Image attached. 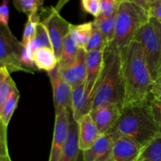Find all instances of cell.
<instances>
[{
  "mask_svg": "<svg viewBox=\"0 0 161 161\" xmlns=\"http://www.w3.org/2000/svg\"><path fill=\"white\" fill-rule=\"evenodd\" d=\"M2 66H3V65H0V68H1V67H2Z\"/></svg>",
  "mask_w": 161,
  "mask_h": 161,
  "instance_id": "obj_40",
  "label": "cell"
},
{
  "mask_svg": "<svg viewBox=\"0 0 161 161\" xmlns=\"http://www.w3.org/2000/svg\"><path fill=\"white\" fill-rule=\"evenodd\" d=\"M110 132L127 137L142 148L160 135V116L153 98L124 107Z\"/></svg>",
  "mask_w": 161,
  "mask_h": 161,
  "instance_id": "obj_2",
  "label": "cell"
},
{
  "mask_svg": "<svg viewBox=\"0 0 161 161\" xmlns=\"http://www.w3.org/2000/svg\"><path fill=\"white\" fill-rule=\"evenodd\" d=\"M34 65L39 70L49 72L58 65V60L52 48L42 47L34 53Z\"/></svg>",
  "mask_w": 161,
  "mask_h": 161,
  "instance_id": "obj_18",
  "label": "cell"
},
{
  "mask_svg": "<svg viewBox=\"0 0 161 161\" xmlns=\"http://www.w3.org/2000/svg\"><path fill=\"white\" fill-rule=\"evenodd\" d=\"M121 0H100V16L109 17L116 14Z\"/></svg>",
  "mask_w": 161,
  "mask_h": 161,
  "instance_id": "obj_30",
  "label": "cell"
},
{
  "mask_svg": "<svg viewBox=\"0 0 161 161\" xmlns=\"http://www.w3.org/2000/svg\"><path fill=\"white\" fill-rule=\"evenodd\" d=\"M104 53L105 51L86 52V90L90 94L91 100V94L99 80L104 64Z\"/></svg>",
  "mask_w": 161,
  "mask_h": 161,
  "instance_id": "obj_14",
  "label": "cell"
},
{
  "mask_svg": "<svg viewBox=\"0 0 161 161\" xmlns=\"http://www.w3.org/2000/svg\"><path fill=\"white\" fill-rule=\"evenodd\" d=\"M153 102L156 106L161 107V94L153 96Z\"/></svg>",
  "mask_w": 161,
  "mask_h": 161,
  "instance_id": "obj_34",
  "label": "cell"
},
{
  "mask_svg": "<svg viewBox=\"0 0 161 161\" xmlns=\"http://www.w3.org/2000/svg\"><path fill=\"white\" fill-rule=\"evenodd\" d=\"M159 23H160V22H159ZM160 30H161V25H160Z\"/></svg>",
  "mask_w": 161,
  "mask_h": 161,
  "instance_id": "obj_39",
  "label": "cell"
},
{
  "mask_svg": "<svg viewBox=\"0 0 161 161\" xmlns=\"http://www.w3.org/2000/svg\"><path fill=\"white\" fill-rule=\"evenodd\" d=\"M72 118L78 122L80 118L90 113L91 110V100L86 90V82L72 87Z\"/></svg>",
  "mask_w": 161,
  "mask_h": 161,
  "instance_id": "obj_15",
  "label": "cell"
},
{
  "mask_svg": "<svg viewBox=\"0 0 161 161\" xmlns=\"http://www.w3.org/2000/svg\"><path fill=\"white\" fill-rule=\"evenodd\" d=\"M155 106H156V105H155ZM156 107H157V109H158L159 113H160V119H161V107H160V106H156Z\"/></svg>",
  "mask_w": 161,
  "mask_h": 161,
  "instance_id": "obj_37",
  "label": "cell"
},
{
  "mask_svg": "<svg viewBox=\"0 0 161 161\" xmlns=\"http://www.w3.org/2000/svg\"><path fill=\"white\" fill-rule=\"evenodd\" d=\"M123 107L117 104H107L90 112L100 135L111 131L120 116Z\"/></svg>",
  "mask_w": 161,
  "mask_h": 161,
  "instance_id": "obj_9",
  "label": "cell"
},
{
  "mask_svg": "<svg viewBox=\"0 0 161 161\" xmlns=\"http://www.w3.org/2000/svg\"><path fill=\"white\" fill-rule=\"evenodd\" d=\"M116 14L109 17H97L93 20L94 26L100 31L105 38L107 47L112 43L115 36L116 28Z\"/></svg>",
  "mask_w": 161,
  "mask_h": 161,
  "instance_id": "obj_22",
  "label": "cell"
},
{
  "mask_svg": "<svg viewBox=\"0 0 161 161\" xmlns=\"http://www.w3.org/2000/svg\"><path fill=\"white\" fill-rule=\"evenodd\" d=\"M86 51L84 49H79L78 55L74 64L65 69H59V72L63 80L72 87L82 84L86 82Z\"/></svg>",
  "mask_w": 161,
  "mask_h": 161,
  "instance_id": "obj_13",
  "label": "cell"
},
{
  "mask_svg": "<svg viewBox=\"0 0 161 161\" xmlns=\"http://www.w3.org/2000/svg\"><path fill=\"white\" fill-rule=\"evenodd\" d=\"M149 20L147 11L137 1L121 0L116 14L114 39L105 50L120 53Z\"/></svg>",
  "mask_w": 161,
  "mask_h": 161,
  "instance_id": "obj_4",
  "label": "cell"
},
{
  "mask_svg": "<svg viewBox=\"0 0 161 161\" xmlns=\"http://www.w3.org/2000/svg\"><path fill=\"white\" fill-rule=\"evenodd\" d=\"M112 133L115 135L112 161H137L142 147L127 137Z\"/></svg>",
  "mask_w": 161,
  "mask_h": 161,
  "instance_id": "obj_12",
  "label": "cell"
},
{
  "mask_svg": "<svg viewBox=\"0 0 161 161\" xmlns=\"http://www.w3.org/2000/svg\"><path fill=\"white\" fill-rule=\"evenodd\" d=\"M106 48L107 43L105 38L102 36V33L100 32V31L93 24L91 37H90L89 42H88L85 50L86 52L105 51Z\"/></svg>",
  "mask_w": 161,
  "mask_h": 161,
  "instance_id": "obj_26",
  "label": "cell"
},
{
  "mask_svg": "<svg viewBox=\"0 0 161 161\" xmlns=\"http://www.w3.org/2000/svg\"><path fill=\"white\" fill-rule=\"evenodd\" d=\"M161 78V67L160 68V69H159L158 72H157V80H158V79H160Z\"/></svg>",
  "mask_w": 161,
  "mask_h": 161,
  "instance_id": "obj_36",
  "label": "cell"
},
{
  "mask_svg": "<svg viewBox=\"0 0 161 161\" xmlns=\"http://www.w3.org/2000/svg\"><path fill=\"white\" fill-rule=\"evenodd\" d=\"M80 149L79 146L78 124L71 116L69 135L59 161H78Z\"/></svg>",
  "mask_w": 161,
  "mask_h": 161,
  "instance_id": "obj_17",
  "label": "cell"
},
{
  "mask_svg": "<svg viewBox=\"0 0 161 161\" xmlns=\"http://www.w3.org/2000/svg\"><path fill=\"white\" fill-rule=\"evenodd\" d=\"M79 49L80 47H78L76 42L71 37L70 35H68L64 38L63 42L61 54L58 61V68L60 69H65L74 64L78 55Z\"/></svg>",
  "mask_w": 161,
  "mask_h": 161,
  "instance_id": "obj_19",
  "label": "cell"
},
{
  "mask_svg": "<svg viewBox=\"0 0 161 161\" xmlns=\"http://www.w3.org/2000/svg\"><path fill=\"white\" fill-rule=\"evenodd\" d=\"M137 3L147 11L149 18L161 20V0H145Z\"/></svg>",
  "mask_w": 161,
  "mask_h": 161,
  "instance_id": "obj_29",
  "label": "cell"
},
{
  "mask_svg": "<svg viewBox=\"0 0 161 161\" xmlns=\"http://www.w3.org/2000/svg\"><path fill=\"white\" fill-rule=\"evenodd\" d=\"M160 94H161V78L154 82L153 89V96Z\"/></svg>",
  "mask_w": 161,
  "mask_h": 161,
  "instance_id": "obj_33",
  "label": "cell"
},
{
  "mask_svg": "<svg viewBox=\"0 0 161 161\" xmlns=\"http://www.w3.org/2000/svg\"><path fill=\"white\" fill-rule=\"evenodd\" d=\"M22 42L14 36L9 27L0 24V65L9 72H27L19 61V51Z\"/></svg>",
  "mask_w": 161,
  "mask_h": 161,
  "instance_id": "obj_6",
  "label": "cell"
},
{
  "mask_svg": "<svg viewBox=\"0 0 161 161\" xmlns=\"http://www.w3.org/2000/svg\"><path fill=\"white\" fill-rule=\"evenodd\" d=\"M58 6L52 9L48 17L42 21V23L45 25L48 31L53 53L59 61L64 38L69 34L72 24L61 17L59 13V9L61 6Z\"/></svg>",
  "mask_w": 161,
  "mask_h": 161,
  "instance_id": "obj_7",
  "label": "cell"
},
{
  "mask_svg": "<svg viewBox=\"0 0 161 161\" xmlns=\"http://www.w3.org/2000/svg\"><path fill=\"white\" fill-rule=\"evenodd\" d=\"M120 56L125 91L124 108L153 98L154 80L141 45L132 40L121 51Z\"/></svg>",
  "mask_w": 161,
  "mask_h": 161,
  "instance_id": "obj_1",
  "label": "cell"
},
{
  "mask_svg": "<svg viewBox=\"0 0 161 161\" xmlns=\"http://www.w3.org/2000/svg\"><path fill=\"white\" fill-rule=\"evenodd\" d=\"M76 123L78 124L79 146L80 151L83 152L90 149L101 135L90 113L80 118Z\"/></svg>",
  "mask_w": 161,
  "mask_h": 161,
  "instance_id": "obj_16",
  "label": "cell"
},
{
  "mask_svg": "<svg viewBox=\"0 0 161 161\" xmlns=\"http://www.w3.org/2000/svg\"><path fill=\"white\" fill-rule=\"evenodd\" d=\"M48 75L53 89L55 111L63 108H72V87L61 76L58 65L53 70L49 72Z\"/></svg>",
  "mask_w": 161,
  "mask_h": 161,
  "instance_id": "obj_10",
  "label": "cell"
},
{
  "mask_svg": "<svg viewBox=\"0 0 161 161\" xmlns=\"http://www.w3.org/2000/svg\"><path fill=\"white\" fill-rule=\"evenodd\" d=\"M137 161H161V134L142 148Z\"/></svg>",
  "mask_w": 161,
  "mask_h": 161,
  "instance_id": "obj_24",
  "label": "cell"
},
{
  "mask_svg": "<svg viewBox=\"0 0 161 161\" xmlns=\"http://www.w3.org/2000/svg\"><path fill=\"white\" fill-rule=\"evenodd\" d=\"M19 98H20V93H19L17 86H16L14 88V91H13L10 97H9L7 102H6V104L3 106V111H2L1 116H0V119H1L3 125L6 128L9 125V123L10 121V119L12 117L13 114H14V111L17 108Z\"/></svg>",
  "mask_w": 161,
  "mask_h": 161,
  "instance_id": "obj_25",
  "label": "cell"
},
{
  "mask_svg": "<svg viewBox=\"0 0 161 161\" xmlns=\"http://www.w3.org/2000/svg\"><path fill=\"white\" fill-rule=\"evenodd\" d=\"M134 40L141 45L149 72L155 82L161 67V30L158 20L151 18L140 28Z\"/></svg>",
  "mask_w": 161,
  "mask_h": 161,
  "instance_id": "obj_5",
  "label": "cell"
},
{
  "mask_svg": "<svg viewBox=\"0 0 161 161\" xmlns=\"http://www.w3.org/2000/svg\"><path fill=\"white\" fill-rule=\"evenodd\" d=\"M71 113L69 108L55 111V124L53 141L48 161H59L69 135Z\"/></svg>",
  "mask_w": 161,
  "mask_h": 161,
  "instance_id": "obj_8",
  "label": "cell"
},
{
  "mask_svg": "<svg viewBox=\"0 0 161 161\" xmlns=\"http://www.w3.org/2000/svg\"><path fill=\"white\" fill-rule=\"evenodd\" d=\"M15 83L10 76V72L7 68L2 66L0 68V116L4 105L12 94Z\"/></svg>",
  "mask_w": 161,
  "mask_h": 161,
  "instance_id": "obj_21",
  "label": "cell"
},
{
  "mask_svg": "<svg viewBox=\"0 0 161 161\" xmlns=\"http://www.w3.org/2000/svg\"><path fill=\"white\" fill-rule=\"evenodd\" d=\"M26 46L28 47V50L33 53L35 51L39 48H42V47H48V48H52L51 42H50V36H49L48 31H47V28H46L45 25L42 22H40L39 25H37L36 28V36H35L34 39H31V41L27 43Z\"/></svg>",
  "mask_w": 161,
  "mask_h": 161,
  "instance_id": "obj_23",
  "label": "cell"
},
{
  "mask_svg": "<svg viewBox=\"0 0 161 161\" xmlns=\"http://www.w3.org/2000/svg\"><path fill=\"white\" fill-rule=\"evenodd\" d=\"M81 6L85 12L95 18L100 16V0H82Z\"/></svg>",
  "mask_w": 161,
  "mask_h": 161,
  "instance_id": "obj_31",
  "label": "cell"
},
{
  "mask_svg": "<svg viewBox=\"0 0 161 161\" xmlns=\"http://www.w3.org/2000/svg\"><path fill=\"white\" fill-rule=\"evenodd\" d=\"M115 135L109 132L99 136L90 149L83 152V161H112Z\"/></svg>",
  "mask_w": 161,
  "mask_h": 161,
  "instance_id": "obj_11",
  "label": "cell"
},
{
  "mask_svg": "<svg viewBox=\"0 0 161 161\" xmlns=\"http://www.w3.org/2000/svg\"><path fill=\"white\" fill-rule=\"evenodd\" d=\"M44 2L42 0H14L13 2L14 7L19 12L29 14L38 12L42 7Z\"/></svg>",
  "mask_w": 161,
  "mask_h": 161,
  "instance_id": "obj_28",
  "label": "cell"
},
{
  "mask_svg": "<svg viewBox=\"0 0 161 161\" xmlns=\"http://www.w3.org/2000/svg\"><path fill=\"white\" fill-rule=\"evenodd\" d=\"M0 161H12L9 153L0 154Z\"/></svg>",
  "mask_w": 161,
  "mask_h": 161,
  "instance_id": "obj_35",
  "label": "cell"
},
{
  "mask_svg": "<svg viewBox=\"0 0 161 161\" xmlns=\"http://www.w3.org/2000/svg\"><path fill=\"white\" fill-rule=\"evenodd\" d=\"M40 16L39 13H32L28 16V21L25 25V29H24L23 36H22L21 42L24 45H27L29 41L34 39L36 32V28L37 25L40 23Z\"/></svg>",
  "mask_w": 161,
  "mask_h": 161,
  "instance_id": "obj_27",
  "label": "cell"
},
{
  "mask_svg": "<svg viewBox=\"0 0 161 161\" xmlns=\"http://www.w3.org/2000/svg\"><path fill=\"white\" fill-rule=\"evenodd\" d=\"M158 20V21L160 22V25H161V20Z\"/></svg>",
  "mask_w": 161,
  "mask_h": 161,
  "instance_id": "obj_38",
  "label": "cell"
},
{
  "mask_svg": "<svg viewBox=\"0 0 161 161\" xmlns=\"http://www.w3.org/2000/svg\"><path fill=\"white\" fill-rule=\"evenodd\" d=\"M93 28V21L86 22L80 25H71L69 35L76 42L78 47L86 49L89 42Z\"/></svg>",
  "mask_w": 161,
  "mask_h": 161,
  "instance_id": "obj_20",
  "label": "cell"
},
{
  "mask_svg": "<svg viewBox=\"0 0 161 161\" xmlns=\"http://www.w3.org/2000/svg\"><path fill=\"white\" fill-rule=\"evenodd\" d=\"M9 0H5L0 4V24L6 27H9Z\"/></svg>",
  "mask_w": 161,
  "mask_h": 161,
  "instance_id": "obj_32",
  "label": "cell"
},
{
  "mask_svg": "<svg viewBox=\"0 0 161 161\" xmlns=\"http://www.w3.org/2000/svg\"><path fill=\"white\" fill-rule=\"evenodd\" d=\"M124 94L120 53L105 50L103 69L91 94V110L107 104L124 108Z\"/></svg>",
  "mask_w": 161,
  "mask_h": 161,
  "instance_id": "obj_3",
  "label": "cell"
}]
</instances>
